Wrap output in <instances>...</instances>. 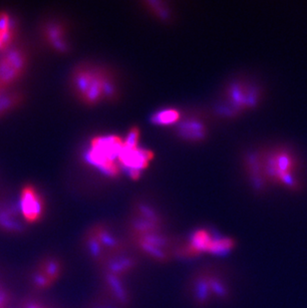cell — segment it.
Segmentation results:
<instances>
[{"mask_svg": "<svg viewBox=\"0 0 307 308\" xmlns=\"http://www.w3.org/2000/svg\"><path fill=\"white\" fill-rule=\"evenodd\" d=\"M184 296L195 308L228 303L233 296L228 269L218 262L197 266L186 280Z\"/></svg>", "mask_w": 307, "mask_h": 308, "instance_id": "1", "label": "cell"}, {"mask_svg": "<svg viewBox=\"0 0 307 308\" xmlns=\"http://www.w3.org/2000/svg\"><path fill=\"white\" fill-rule=\"evenodd\" d=\"M80 249L96 270L112 257L133 250L126 235L104 223L94 224L84 232Z\"/></svg>", "mask_w": 307, "mask_h": 308, "instance_id": "2", "label": "cell"}, {"mask_svg": "<svg viewBox=\"0 0 307 308\" xmlns=\"http://www.w3.org/2000/svg\"><path fill=\"white\" fill-rule=\"evenodd\" d=\"M70 82L75 96L84 104L95 105L116 95L117 88L111 75L97 66L83 64L76 67Z\"/></svg>", "mask_w": 307, "mask_h": 308, "instance_id": "3", "label": "cell"}, {"mask_svg": "<svg viewBox=\"0 0 307 308\" xmlns=\"http://www.w3.org/2000/svg\"><path fill=\"white\" fill-rule=\"evenodd\" d=\"M236 248L232 237L222 236L207 228H198L188 238L178 239L176 259L190 260L202 255H225Z\"/></svg>", "mask_w": 307, "mask_h": 308, "instance_id": "4", "label": "cell"}, {"mask_svg": "<svg viewBox=\"0 0 307 308\" xmlns=\"http://www.w3.org/2000/svg\"><path fill=\"white\" fill-rule=\"evenodd\" d=\"M123 149L121 137L99 136L93 139L86 154V161L107 176L115 177L120 173L119 156Z\"/></svg>", "mask_w": 307, "mask_h": 308, "instance_id": "5", "label": "cell"}, {"mask_svg": "<svg viewBox=\"0 0 307 308\" xmlns=\"http://www.w3.org/2000/svg\"><path fill=\"white\" fill-rule=\"evenodd\" d=\"M178 239L169 231L165 230L136 238L130 242V245L142 258L167 264L176 259L175 252Z\"/></svg>", "mask_w": 307, "mask_h": 308, "instance_id": "6", "label": "cell"}, {"mask_svg": "<svg viewBox=\"0 0 307 308\" xmlns=\"http://www.w3.org/2000/svg\"><path fill=\"white\" fill-rule=\"evenodd\" d=\"M65 270L66 266L61 257L56 254L43 255L29 272V286L36 293L44 292L61 280Z\"/></svg>", "mask_w": 307, "mask_h": 308, "instance_id": "7", "label": "cell"}, {"mask_svg": "<svg viewBox=\"0 0 307 308\" xmlns=\"http://www.w3.org/2000/svg\"><path fill=\"white\" fill-rule=\"evenodd\" d=\"M139 139V129H131L123 139V149L119 156L120 167L125 168L133 179H138L154 159L153 152L140 147Z\"/></svg>", "mask_w": 307, "mask_h": 308, "instance_id": "8", "label": "cell"}, {"mask_svg": "<svg viewBox=\"0 0 307 308\" xmlns=\"http://www.w3.org/2000/svg\"><path fill=\"white\" fill-rule=\"evenodd\" d=\"M29 64L27 49L18 43L0 52V86L13 88L26 73Z\"/></svg>", "mask_w": 307, "mask_h": 308, "instance_id": "9", "label": "cell"}, {"mask_svg": "<svg viewBox=\"0 0 307 308\" xmlns=\"http://www.w3.org/2000/svg\"><path fill=\"white\" fill-rule=\"evenodd\" d=\"M98 291L113 302L123 308H131L134 302V295L128 279L116 277L108 273H98Z\"/></svg>", "mask_w": 307, "mask_h": 308, "instance_id": "10", "label": "cell"}, {"mask_svg": "<svg viewBox=\"0 0 307 308\" xmlns=\"http://www.w3.org/2000/svg\"><path fill=\"white\" fill-rule=\"evenodd\" d=\"M18 207L24 222L28 224L39 223L45 215V200L42 194L32 185H25L19 194Z\"/></svg>", "mask_w": 307, "mask_h": 308, "instance_id": "11", "label": "cell"}, {"mask_svg": "<svg viewBox=\"0 0 307 308\" xmlns=\"http://www.w3.org/2000/svg\"><path fill=\"white\" fill-rule=\"evenodd\" d=\"M142 257L134 250L118 254L110 258L103 266L97 269V273H108L130 280L138 271Z\"/></svg>", "mask_w": 307, "mask_h": 308, "instance_id": "12", "label": "cell"}, {"mask_svg": "<svg viewBox=\"0 0 307 308\" xmlns=\"http://www.w3.org/2000/svg\"><path fill=\"white\" fill-rule=\"evenodd\" d=\"M27 228V224L24 222L18 201L15 203L9 198H0V231L18 235L24 233Z\"/></svg>", "mask_w": 307, "mask_h": 308, "instance_id": "13", "label": "cell"}, {"mask_svg": "<svg viewBox=\"0 0 307 308\" xmlns=\"http://www.w3.org/2000/svg\"><path fill=\"white\" fill-rule=\"evenodd\" d=\"M41 35L44 42L56 53L64 54L70 49L67 30L64 24L57 20H48L42 24Z\"/></svg>", "mask_w": 307, "mask_h": 308, "instance_id": "14", "label": "cell"}, {"mask_svg": "<svg viewBox=\"0 0 307 308\" xmlns=\"http://www.w3.org/2000/svg\"><path fill=\"white\" fill-rule=\"evenodd\" d=\"M292 169V159L286 153H276L268 159L266 164V172L268 176L288 187L295 185Z\"/></svg>", "mask_w": 307, "mask_h": 308, "instance_id": "15", "label": "cell"}, {"mask_svg": "<svg viewBox=\"0 0 307 308\" xmlns=\"http://www.w3.org/2000/svg\"><path fill=\"white\" fill-rule=\"evenodd\" d=\"M229 104L236 110L251 108L257 103V92L244 84H233L227 91Z\"/></svg>", "mask_w": 307, "mask_h": 308, "instance_id": "16", "label": "cell"}, {"mask_svg": "<svg viewBox=\"0 0 307 308\" xmlns=\"http://www.w3.org/2000/svg\"><path fill=\"white\" fill-rule=\"evenodd\" d=\"M25 100L22 90L13 87L6 89L0 96V119L16 110Z\"/></svg>", "mask_w": 307, "mask_h": 308, "instance_id": "17", "label": "cell"}, {"mask_svg": "<svg viewBox=\"0 0 307 308\" xmlns=\"http://www.w3.org/2000/svg\"><path fill=\"white\" fill-rule=\"evenodd\" d=\"M180 136L189 141H200L206 136V128L201 122L189 119L184 121L178 128Z\"/></svg>", "mask_w": 307, "mask_h": 308, "instance_id": "18", "label": "cell"}, {"mask_svg": "<svg viewBox=\"0 0 307 308\" xmlns=\"http://www.w3.org/2000/svg\"><path fill=\"white\" fill-rule=\"evenodd\" d=\"M181 118V114L176 109H164L154 114L152 121L156 125L167 126L178 122Z\"/></svg>", "mask_w": 307, "mask_h": 308, "instance_id": "19", "label": "cell"}, {"mask_svg": "<svg viewBox=\"0 0 307 308\" xmlns=\"http://www.w3.org/2000/svg\"><path fill=\"white\" fill-rule=\"evenodd\" d=\"M86 308H123L113 302L109 298L104 296L102 293L97 291L86 304Z\"/></svg>", "mask_w": 307, "mask_h": 308, "instance_id": "20", "label": "cell"}, {"mask_svg": "<svg viewBox=\"0 0 307 308\" xmlns=\"http://www.w3.org/2000/svg\"><path fill=\"white\" fill-rule=\"evenodd\" d=\"M0 31L1 32L18 31L15 19L6 10H0Z\"/></svg>", "mask_w": 307, "mask_h": 308, "instance_id": "21", "label": "cell"}, {"mask_svg": "<svg viewBox=\"0 0 307 308\" xmlns=\"http://www.w3.org/2000/svg\"><path fill=\"white\" fill-rule=\"evenodd\" d=\"M17 32H1L0 31V52L16 43Z\"/></svg>", "mask_w": 307, "mask_h": 308, "instance_id": "22", "label": "cell"}, {"mask_svg": "<svg viewBox=\"0 0 307 308\" xmlns=\"http://www.w3.org/2000/svg\"><path fill=\"white\" fill-rule=\"evenodd\" d=\"M19 308H56L47 301H44L37 297H28L24 299Z\"/></svg>", "mask_w": 307, "mask_h": 308, "instance_id": "23", "label": "cell"}, {"mask_svg": "<svg viewBox=\"0 0 307 308\" xmlns=\"http://www.w3.org/2000/svg\"><path fill=\"white\" fill-rule=\"evenodd\" d=\"M10 301V297L7 292L0 285V308H6Z\"/></svg>", "mask_w": 307, "mask_h": 308, "instance_id": "24", "label": "cell"}, {"mask_svg": "<svg viewBox=\"0 0 307 308\" xmlns=\"http://www.w3.org/2000/svg\"><path fill=\"white\" fill-rule=\"evenodd\" d=\"M6 89H8V88H3V87H1V86H0V96L2 95V93H3V92L6 90Z\"/></svg>", "mask_w": 307, "mask_h": 308, "instance_id": "25", "label": "cell"}]
</instances>
